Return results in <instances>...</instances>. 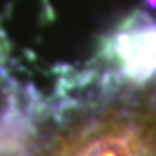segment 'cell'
I'll use <instances>...</instances> for the list:
<instances>
[{
    "mask_svg": "<svg viewBox=\"0 0 156 156\" xmlns=\"http://www.w3.org/2000/svg\"><path fill=\"white\" fill-rule=\"evenodd\" d=\"M124 57L134 75H148L156 71V30H142L124 39Z\"/></svg>",
    "mask_w": 156,
    "mask_h": 156,
    "instance_id": "1",
    "label": "cell"
},
{
    "mask_svg": "<svg viewBox=\"0 0 156 156\" xmlns=\"http://www.w3.org/2000/svg\"><path fill=\"white\" fill-rule=\"evenodd\" d=\"M81 156H132V150L122 138H104L93 142Z\"/></svg>",
    "mask_w": 156,
    "mask_h": 156,
    "instance_id": "2",
    "label": "cell"
}]
</instances>
